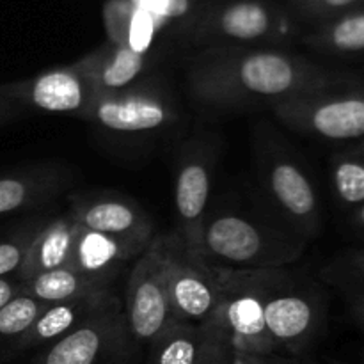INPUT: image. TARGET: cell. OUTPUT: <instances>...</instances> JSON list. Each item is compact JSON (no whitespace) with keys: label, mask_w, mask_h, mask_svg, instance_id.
I'll list each match as a JSON object with an SVG mask.
<instances>
[{"label":"cell","mask_w":364,"mask_h":364,"mask_svg":"<svg viewBox=\"0 0 364 364\" xmlns=\"http://www.w3.org/2000/svg\"><path fill=\"white\" fill-rule=\"evenodd\" d=\"M187 84L201 103L220 109L274 103L291 96L348 87L350 78L279 48L205 46L187 66Z\"/></svg>","instance_id":"obj_1"},{"label":"cell","mask_w":364,"mask_h":364,"mask_svg":"<svg viewBox=\"0 0 364 364\" xmlns=\"http://www.w3.org/2000/svg\"><path fill=\"white\" fill-rule=\"evenodd\" d=\"M306 242L291 231L237 212L206 215L199 252L210 267L226 270L284 269L301 258Z\"/></svg>","instance_id":"obj_2"},{"label":"cell","mask_w":364,"mask_h":364,"mask_svg":"<svg viewBox=\"0 0 364 364\" xmlns=\"http://www.w3.org/2000/svg\"><path fill=\"white\" fill-rule=\"evenodd\" d=\"M283 270L217 269L220 294L213 316L238 354H277L265 326V306Z\"/></svg>","instance_id":"obj_3"},{"label":"cell","mask_w":364,"mask_h":364,"mask_svg":"<svg viewBox=\"0 0 364 364\" xmlns=\"http://www.w3.org/2000/svg\"><path fill=\"white\" fill-rule=\"evenodd\" d=\"M142 347L127 327L116 291L80 326L43 348L32 364H142Z\"/></svg>","instance_id":"obj_4"},{"label":"cell","mask_w":364,"mask_h":364,"mask_svg":"<svg viewBox=\"0 0 364 364\" xmlns=\"http://www.w3.org/2000/svg\"><path fill=\"white\" fill-rule=\"evenodd\" d=\"M288 14L269 0H228L201 9L188 36L205 46H242L284 41L291 34Z\"/></svg>","instance_id":"obj_5"},{"label":"cell","mask_w":364,"mask_h":364,"mask_svg":"<svg viewBox=\"0 0 364 364\" xmlns=\"http://www.w3.org/2000/svg\"><path fill=\"white\" fill-rule=\"evenodd\" d=\"M326 316V301L318 287L294 279L283 270L265 306V326L277 354H304L322 334Z\"/></svg>","instance_id":"obj_6"},{"label":"cell","mask_w":364,"mask_h":364,"mask_svg":"<svg viewBox=\"0 0 364 364\" xmlns=\"http://www.w3.org/2000/svg\"><path fill=\"white\" fill-rule=\"evenodd\" d=\"M171 308L178 323H201L215 315L220 283L215 267L194 258L176 233L153 238Z\"/></svg>","instance_id":"obj_7"},{"label":"cell","mask_w":364,"mask_h":364,"mask_svg":"<svg viewBox=\"0 0 364 364\" xmlns=\"http://www.w3.org/2000/svg\"><path fill=\"white\" fill-rule=\"evenodd\" d=\"M270 107L281 123L304 135L354 141L364 134V98L352 85L291 96Z\"/></svg>","instance_id":"obj_8"},{"label":"cell","mask_w":364,"mask_h":364,"mask_svg":"<svg viewBox=\"0 0 364 364\" xmlns=\"http://www.w3.org/2000/svg\"><path fill=\"white\" fill-rule=\"evenodd\" d=\"M259 176L267 196L290 224L291 233L311 240L320 233V203L308 171L291 153L276 142L259 141Z\"/></svg>","instance_id":"obj_9"},{"label":"cell","mask_w":364,"mask_h":364,"mask_svg":"<svg viewBox=\"0 0 364 364\" xmlns=\"http://www.w3.org/2000/svg\"><path fill=\"white\" fill-rule=\"evenodd\" d=\"M82 119L117 135L153 134L178 119L173 96L156 82L141 80L109 95H95Z\"/></svg>","instance_id":"obj_10"},{"label":"cell","mask_w":364,"mask_h":364,"mask_svg":"<svg viewBox=\"0 0 364 364\" xmlns=\"http://www.w3.org/2000/svg\"><path fill=\"white\" fill-rule=\"evenodd\" d=\"M123 311L132 338L142 348L149 347L178 323L153 244L139 256L128 276Z\"/></svg>","instance_id":"obj_11"},{"label":"cell","mask_w":364,"mask_h":364,"mask_svg":"<svg viewBox=\"0 0 364 364\" xmlns=\"http://www.w3.org/2000/svg\"><path fill=\"white\" fill-rule=\"evenodd\" d=\"M215 167V151L206 142H191L183 148L174 174V210L178 230L174 231L187 252L201 259L199 242L206 215Z\"/></svg>","instance_id":"obj_12"},{"label":"cell","mask_w":364,"mask_h":364,"mask_svg":"<svg viewBox=\"0 0 364 364\" xmlns=\"http://www.w3.org/2000/svg\"><path fill=\"white\" fill-rule=\"evenodd\" d=\"M0 98L11 100L23 109L84 117L95 92L70 64L52 68L25 80L0 84Z\"/></svg>","instance_id":"obj_13"},{"label":"cell","mask_w":364,"mask_h":364,"mask_svg":"<svg viewBox=\"0 0 364 364\" xmlns=\"http://www.w3.org/2000/svg\"><path fill=\"white\" fill-rule=\"evenodd\" d=\"M68 215L82 230L149 245L155 226L139 203L117 192H91L70 199Z\"/></svg>","instance_id":"obj_14"},{"label":"cell","mask_w":364,"mask_h":364,"mask_svg":"<svg viewBox=\"0 0 364 364\" xmlns=\"http://www.w3.org/2000/svg\"><path fill=\"white\" fill-rule=\"evenodd\" d=\"M71 66L84 77L95 95H109L141 82L148 68V55L127 46L105 43L75 60Z\"/></svg>","instance_id":"obj_15"},{"label":"cell","mask_w":364,"mask_h":364,"mask_svg":"<svg viewBox=\"0 0 364 364\" xmlns=\"http://www.w3.org/2000/svg\"><path fill=\"white\" fill-rule=\"evenodd\" d=\"M70 185V171L57 164H38L0 176V217L52 201Z\"/></svg>","instance_id":"obj_16"},{"label":"cell","mask_w":364,"mask_h":364,"mask_svg":"<svg viewBox=\"0 0 364 364\" xmlns=\"http://www.w3.org/2000/svg\"><path fill=\"white\" fill-rule=\"evenodd\" d=\"M148 245L124 238L78 230L70 267L98 279L114 281L130 259H137Z\"/></svg>","instance_id":"obj_17"},{"label":"cell","mask_w":364,"mask_h":364,"mask_svg":"<svg viewBox=\"0 0 364 364\" xmlns=\"http://www.w3.org/2000/svg\"><path fill=\"white\" fill-rule=\"evenodd\" d=\"M78 230L80 228L68 213L53 217L46 224H41L28 245L16 279L23 283L38 274L70 267Z\"/></svg>","instance_id":"obj_18"},{"label":"cell","mask_w":364,"mask_h":364,"mask_svg":"<svg viewBox=\"0 0 364 364\" xmlns=\"http://www.w3.org/2000/svg\"><path fill=\"white\" fill-rule=\"evenodd\" d=\"M110 291H112V288L100 291V294L73 299V301L46 306L45 311H41V315L32 322V326L28 327L27 333L20 340L16 347V355L34 350V348H45L52 345L53 341L70 334L103 304Z\"/></svg>","instance_id":"obj_19"},{"label":"cell","mask_w":364,"mask_h":364,"mask_svg":"<svg viewBox=\"0 0 364 364\" xmlns=\"http://www.w3.org/2000/svg\"><path fill=\"white\" fill-rule=\"evenodd\" d=\"M223 333L215 316L201 323H176L146 347L142 364H196Z\"/></svg>","instance_id":"obj_20"},{"label":"cell","mask_w":364,"mask_h":364,"mask_svg":"<svg viewBox=\"0 0 364 364\" xmlns=\"http://www.w3.org/2000/svg\"><path fill=\"white\" fill-rule=\"evenodd\" d=\"M331 185L336 201L348 215V223L358 231L364 224V164L363 148L338 151L331 156Z\"/></svg>","instance_id":"obj_21"},{"label":"cell","mask_w":364,"mask_h":364,"mask_svg":"<svg viewBox=\"0 0 364 364\" xmlns=\"http://www.w3.org/2000/svg\"><path fill=\"white\" fill-rule=\"evenodd\" d=\"M112 283L114 281L85 276L71 267H60V269L38 274L21 284H23V294L50 306L110 290Z\"/></svg>","instance_id":"obj_22"},{"label":"cell","mask_w":364,"mask_h":364,"mask_svg":"<svg viewBox=\"0 0 364 364\" xmlns=\"http://www.w3.org/2000/svg\"><path fill=\"white\" fill-rule=\"evenodd\" d=\"M109 43L127 46L149 55L159 28L146 13L132 6L128 0H107L103 7Z\"/></svg>","instance_id":"obj_23"},{"label":"cell","mask_w":364,"mask_h":364,"mask_svg":"<svg viewBox=\"0 0 364 364\" xmlns=\"http://www.w3.org/2000/svg\"><path fill=\"white\" fill-rule=\"evenodd\" d=\"M306 46L329 55H359L364 50V11L354 7L336 18L322 21L302 38Z\"/></svg>","instance_id":"obj_24"},{"label":"cell","mask_w":364,"mask_h":364,"mask_svg":"<svg viewBox=\"0 0 364 364\" xmlns=\"http://www.w3.org/2000/svg\"><path fill=\"white\" fill-rule=\"evenodd\" d=\"M320 276L327 284L336 288L354 322L361 327L364 315V258L361 249H350L334 256L320 270Z\"/></svg>","instance_id":"obj_25"},{"label":"cell","mask_w":364,"mask_h":364,"mask_svg":"<svg viewBox=\"0 0 364 364\" xmlns=\"http://www.w3.org/2000/svg\"><path fill=\"white\" fill-rule=\"evenodd\" d=\"M46 306L48 304L36 301L21 291L0 308V364L16 358L18 343L32 322L41 315V311H45Z\"/></svg>","instance_id":"obj_26"},{"label":"cell","mask_w":364,"mask_h":364,"mask_svg":"<svg viewBox=\"0 0 364 364\" xmlns=\"http://www.w3.org/2000/svg\"><path fill=\"white\" fill-rule=\"evenodd\" d=\"M139 11L148 14L159 28V34H166L169 28H183L188 34L201 7L196 0H128Z\"/></svg>","instance_id":"obj_27"},{"label":"cell","mask_w":364,"mask_h":364,"mask_svg":"<svg viewBox=\"0 0 364 364\" xmlns=\"http://www.w3.org/2000/svg\"><path fill=\"white\" fill-rule=\"evenodd\" d=\"M41 224L38 226H27L23 230H18L11 237H6L0 240V279L9 277L11 274H18L21 263H23L25 255L28 251L32 238L36 231L39 230Z\"/></svg>","instance_id":"obj_28"},{"label":"cell","mask_w":364,"mask_h":364,"mask_svg":"<svg viewBox=\"0 0 364 364\" xmlns=\"http://www.w3.org/2000/svg\"><path fill=\"white\" fill-rule=\"evenodd\" d=\"M291 13L302 20L327 21L354 7L363 6V0H288Z\"/></svg>","instance_id":"obj_29"},{"label":"cell","mask_w":364,"mask_h":364,"mask_svg":"<svg viewBox=\"0 0 364 364\" xmlns=\"http://www.w3.org/2000/svg\"><path fill=\"white\" fill-rule=\"evenodd\" d=\"M233 358L235 350L228 341L226 333H223L196 364H233Z\"/></svg>","instance_id":"obj_30"},{"label":"cell","mask_w":364,"mask_h":364,"mask_svg":"<svg viewBox=\"0 0 364 364\" xmlns=\"http://www.w3.org/2000/svg\"><path fill=\"white\" fill-rule=\"evenodd\" d=\"M245 364H316L311 359H304L302 355H284V354H269V355H245L242 354Z\"/></svg>","instance_id":"obj_31"},{"label":"cell","mask_w":364,"mask_h":364,"mask_svg":"<svg viewBox=\"0 0 364 364\" xmlns=\"http://www.w3.org/2000/svg\"><path fill=\"white\" fill-rule=\"evenodd\" d=\"M23 110H25L23 107L18 105V103L11 102V100H6V98H0V128L13 123V121L20 119Z\"/></svg>","instance_id":"obj_32"},{"label":"cell","mask_w":364,"mask_h":364,"mask_svg":"<svg viewBox=\"0 0 364 364\" xmlns=\"http://www.w3.org/2000/svg\"><path fill=\"white\" fill-rule=\"evenodd\" d=\"M23 291V284L18 279H11V277H2L0 279V308L6 306L11 299L20 295Z\"/></svg>","instance_id":"obj_33"},{"label":"cell","mask_w":364,"mask_h":364,"mask_svg":"<svg viewBox=\"0 0 364 364\" xmlns=\"http://www.w3.org/2000/svg\"><path fill=\"white\" fill-rule=\"evenodd\" d=\"M233 364H245L244 358H242V354H238V352H235V358H233Z\"/></svg>","instance_id":"obj_34"},{"label":"cell","mask_w":364,"mask_h":364,"mask_svg":"<svg viewBox=\"0 0 364 364\" xmlns=\"http://www.w3.org/2000/svg\"><path fill=\"white\" fill-rule=\"evenodd\" d=\"M6 364H11V363H6Z\"/></svg>","instance_id":"obj_35"}]
</instances>
